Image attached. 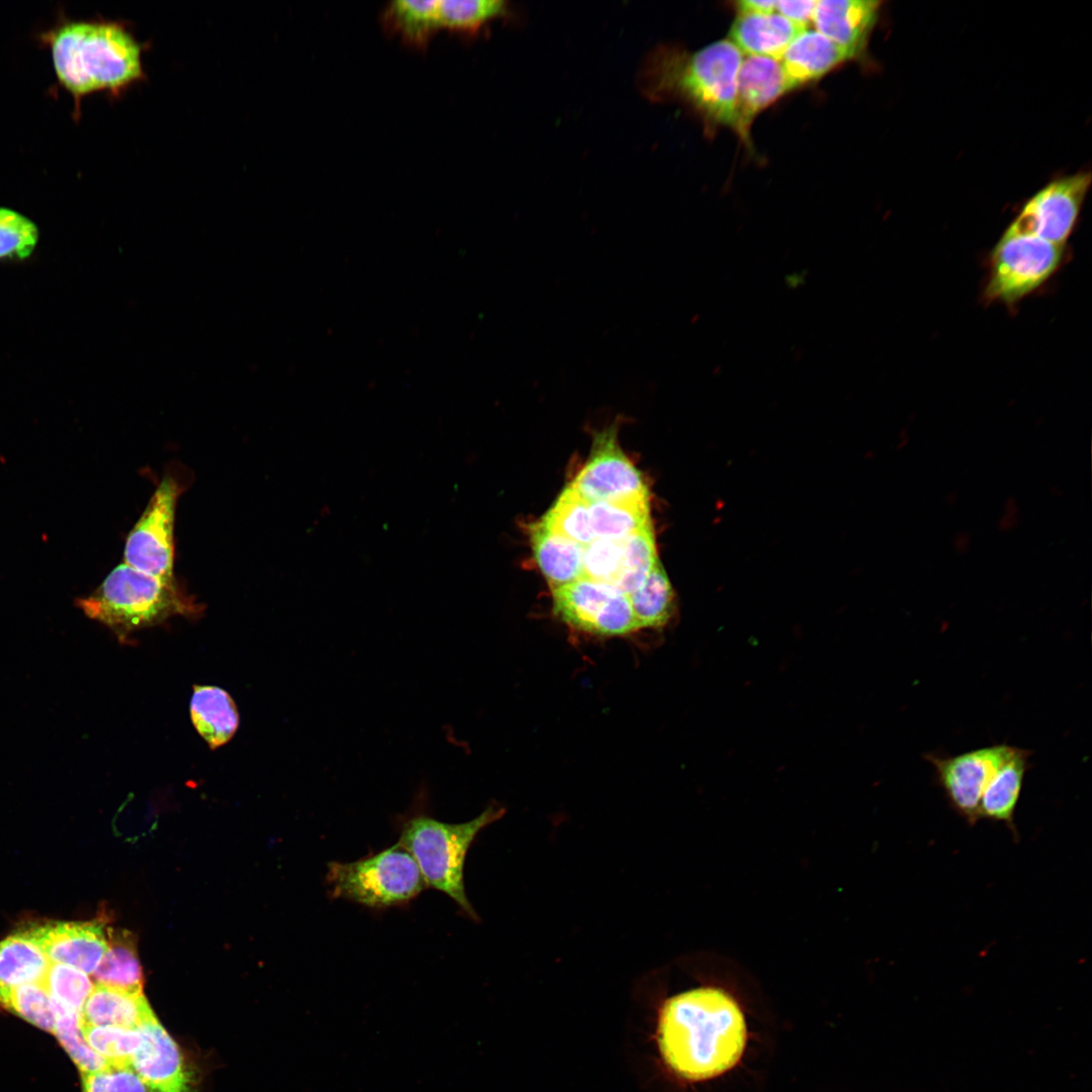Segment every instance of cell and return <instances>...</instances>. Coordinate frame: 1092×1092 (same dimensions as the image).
Wrapping results in <instances>:
<instances>
[{"mask_svg":"<svg viewBox=\"0 0 1092 1092\" xmlns=\"http://www.w3.org/2000/svg\"><path fill=\"white\" fill-rule=\"evenodd\" d=\"M536 562L551 589L582 577L583 548L554 532L541 521L531 526Z\"/></svg>","mask_w":1092,"mask_h":1092,"instance_id":"44dd1931","label":"cell"},{"mask_svg":"<svg viewBox=\"0 0 1092 1092\" xmlns=\"http://www.w3.org/2000/svg\"><path fill=\"white\" fill-rule=\"evenodd\" d=\"M655 1037L664 1066L679 1079L700 1082L738 1064L747 1027L731 994L720 987L700 986L661 1003Z\"/></svg>","mask_w":1092,"mask_h":1092,"instance_id":"6da1fadb","label":"cell"},{"mask_svg":"<svg viewBox=\"0 0 1092 1092\" xmlns=\"http://www.w3.org/2000/svg\"><path fill=\"white\" fill-rule=\"evenodd\" d=\"M28 930L51 963L69 965L86 974L94 972L107 948V936L98 921H52L31 925Z\"/></svg>","mask_w":1092,"mask_h":1092,"instance_id":"5bb4252c","label":"cell"},{"mask_svg":"<svg viewBox=\"0 0 1092 1092\" xmlns=\"http://www.w3.org/2000/svg\"><path fill=\"white\" fill-rule=\"evenodd\" d=\"M52 1001L56 1015L54 1032L81 1073H96L110 1068V1064L85 1040L81 1030V1012L64 1005L53 997Z\"/></svg>","mask_w":1092,"mask_h":1092,"instance_id":"f1b7e54d","label":"cell"},{"mask_svg":"<svg viewBox=\"0 0 1092 1092\" xmlns=\"http://www.w3.org/2000/svg\"><path fill=\"white\" fill-rule=\"evenodd\" d=\"M92 974L98 984L142 994L144 977L134 935L125 929H109L107 948Z\"/></svg>","mask_w":1092,"mask_h":1092,"instance_id":"603a6c76","label":"cell"},{"mask_svg":"<svg viewBox=\"0 0 1092 1092\" xmlns=\"http://www.w3.org/2000/svg\"><path fill=\"white\" fill-rule=\"evenodd\" d=\"M658 561L654 532L649 523L624 539L622 568L615 587L630 595L643 583Z\"/></svg>","mask_w":1092,"mask_h":1092,"instance_id":"f546056e","label":"cell"},{"mask_svg":"<svg viewBox=\"0 0 1092 1092\" xmlns=\"http://www.w3.org/2000/svg\"><path fill=\"white\" fill-rule=\"evenodd\" d=\"M1013 747L1001 743L957 755L926 753L923 757L933 766L937 784L952 810L970 825H975L980 820L983 792Z\"/></svg>","mask_w":1092,"mask_h":1092,"instance_id":"8fae6325","label":"cell"},{"mask_svg":"<svg viewBox=\"0 0 1092 1092\" xmlns=\"http://www.w3.org/2000/svg\"><path fill=\"white\" fill-rule=\"evenodd\" d=\"M0 1004L35 1026L54 1032L56 1015L53 1001L41 982L1 991Z\"/></svg>","mask_w":1092,"mask_h":1092,"instance_id":"4dcf8cb0","label":"cell"},{"mask_svg":"<svg viewBox=\"0 0 1092 1092\" xmlns=\"http://www.w3.org/2000/svg\"><path fill=\"white\" fill-rule=\"evenodd\" d=\"M881 4L877 0H820L812 21L818 32L856 59L867 48Z\"/></svg>","mask_w":1092,"mask_h":1092,"instance_id":"2e32d148","label":"cell"},{"mask_svg":"<svg viewBox=\"0 0 1092 1092\" xmlns=\"http://www.w3.org/2000/svg\"><path fill=\"white\" fill-rule=\"evenodd\" d=\"M428 789L422 785L410 810L398 817L399 839L415 858L427 888L446 894L473 920V909L464 886L467 852L478 833L500 819L505 809L490 805L475 818L447 823L428 813Z\"/></svg>","mask_w":1092,"mask_h":1092,"instance_id":"277c9868","label":"cell"},{"mask_svg":"<svg viewBox=\"0 0 1092 1092\" xmlns=\"http://www.w3.org/2000/svg\"><path fill=\"white\" fill-rule=\"evenodd\" d=\"M552 598L554 614L577 631L611 637L639 629L628 597L611 584L580 577Z\"/></svg>","mask_w":1092,"mask_h":1092,"instance_id":"ba28073f","label":"cell"},{"mask_svg":"<svg viewBox=\"0 0 1092 1092\" xmlns=\"http://www.w3.org/2000/svg\"><path fill=\"white\" fill-rule=\"evenodd\" d=\"M742 53L729 39L697 51L656 49L639 76L642 92L654 101L678 100L705 122L736 131V97Z\"/></svg>","mask_w":1092,"mask_h":1092,"instance_id":"7a4b0ae2","label":"cell"},{"mask_svg":"<svg viewBox=\"0 0 1092 1092\" xmlns=\"http://www.w3.org/2000/svg\"><path fill=\"white\" fill-rule=\"evenodd\" d=\"M41 983L53 998L79 1012L94 987L86 973L59 963H51Z\"/></svg>","mask_w":1092,"mask_h":1092,"instance_id":"836d02e7","label":"cell"},{"mask_svg":"<svg viewBox=\"0 0 1092 1092\" xmlns=\"http://www.w3.org/2000/svg\"><path fill=\"white\" fill-rule=\"evenodd\" d=\"M325 881L331 898L378 910L403 906L427 888L415 858L398 841L355 861H330Z\"/></svg>","mask_w":1092,"mask_h":1092,"instance_id":"8992f818","label":"cell"},{"mask_svg":"<svg viewBox=\"0 0 1092 1092\" xmlns=\"http://www.w3.org/2000/svg\"><path fill=\"white\" fill-rule=\"evenodd\" d=\"M541 522L581 546H586L596 539L588 503L570 485L564 488Z\"/></svg>","mask_w":1092,"mask_h":1092,"instance_id":"83f0119b","label":"cell"},{"mask_svg":"<svg viewBox=\"0 0 1092 1092\" xmlns=\"http://www.w3.org/2000/svg\"><path fill=\"white\" fill-rule=\"evenodd\" d=\"M794 90L780 60L749 56L742 61L737 82L736 133L750 147L755 116L787 92Z\"/></svg>","mask_w":1092,"mask_h":1092,"instance_id":"9a60e30c","label":"cell"},{"mask_svg":"<svg viewBox=\"0 0 1092 1092\" xmlns=\"http://www.w3.org/2000/svg\"><path fill=\"white\" fill-rule=\"evenodd\" d=\"M816 2L815 0L777 1L776 10L790 21L806 28L813 18Z\"/></svg>","mask_w":1092,"mask_h":1092,"instance_id":"74e56055","label":"cell"},{"mask_svg":"<svg viewBox=\"0 0 1092 1092\" xmlns=\"http://www.w3.org/2000/svg\"><path fill=\"white\" fill-rule=\"evenodd\" d=\"M190 717L211 749L228 743L239 726L237 706L228 692L213 686H194Z\"/></svg>","mask_w":1092,"mask_h":1092,"instance_id":"7402d4cb","label":"cell"},{"mask_svg":"<svg viewBox=\"0 0 1092 1092\" xmlns=\"http://www.w3.org/2000/svg\"><path fill=\"white\" fill-rule=\"evenodd\" d=\"M83 1092H152L129 1067L82 1074Z\"/></svg>","mask_w":1092,"mask_h":1092,"instance_id":"8d00e7d4","label":"cell"},{"mask_svg":"<svg viewBox=\"0 0 1092 1092\" xmlns=\"http://www.w3.org/2000/svg\"><path fill=\"white\" fill-rule=\"evenodd\" d=\"M180 492L175 478L162 479L127 536L124 563L160 578H174V520Z\"/></svg>","mask_w":1092,"mask_h":1092,"instance_id":"9c48e42d","label":"cell"},{"mask_svg":"<svg viewBox=\"0 0 1092 1092\" xmlns=\"http://www.w3.org/2000/svg\"><path fill=\"white\" fill-rule=\"evenodd\" d=\"M38 240L36 225L21 213L0 207V259L28 257Z\"/></svg>","mask_w":1092,"mask_h":1092,"instance_id":"d590c367","label":"cell"},{"mask_svg":"<svg viewBox=\"0 0 1092 1092\" xmlns=\"http://www.w3.org/2000/svg\"><path fill=\"white\" fill-rule=\"evenodd\" d=\"M1090 184V172H1080L1050 182L1023 205L1005 232L1067 245Z\"/></svg>","mask_w":1092,"mask_h":1092,"instance_id":"30bf717a","label":"cell"},{"mask_svg":"<svg viewBox=\"0 0 1092 1092\" xmlns=\"http://www.w3.org/2000/svg\"><path fill=\"white\" fill-rule=\"evenodd\" d=\"M802 27L777 13H738L730 41L748 56L780 60Z\"/></svg>","mask_w":1092,"mask_h":1092,"instance_id":"ac0fdd59","label":"cell"},{"mask_svg":"<svg viewBox=\"0 0 1092 1092\" xmlns=\"http://www.w3.org/2000/svg\"><path fill=\"white\" fill-rule=\"evenodd\" d=\"M639 629L662 628L675 612V595L660 561L643 583L627 596Z\"/></svg>","mask_w":1092,"mask_h":1092,"instance_id":"484cf974","label":"cell"},{"mask_svg":"<svg viewBox=\"0 0 1092 1092\" xmlns=\"http://www.w3.org/2000/svg\"><path fill=\"white\" fill-rule=\"evenodd\" d=\"M735 5L738 13H772L777 7V1L741 0Z\"/></svg>","mask_w":1092,"mask_h":1092,"instance_id":"ab89813d","label":"cell"},{"mask_svg":"<svg viewBox=\"0 0 1092 1092\" xmlns=\"http://www.w3.org/2000/svg\"><path fill=\"white\" fill-rule=\"evenodd\" d=\"M1067 259V245L1004 232L989 254L983 299L1014 307L1045 284Z\"/></svg>","mask_w":1092,"mask_h":1092,"instance_id":"52a82bcc","label":"cell"},{"mask_svg":"<svg viewBox=\"0 0 1092 1092\" xmlns=\"http://www.w3.org/2000/svg\"><path fill=\"white\" fill-rule=\"evenodd\" d=\"M144 994H131L96 983L81 1012L86 1025H113L136 1029L154 1019Z\"/></svg>","mask_w":1092,"mask_h":1092,"instance_id":"ffe728a7","label":"cell"},{"mask_svg":"<svg viewBox=\"0 0 1092 1092\" xmlns=\"http://www.w3.org/2000/svg\"><path fill=\"white\" fill-rule=\"evenodd\" d=\"M619 421L595 434L590 456L570 484L588 503L649 496L641 472L619 446Z\"/></svg>","mask_w":1092,"mask_h":1092,"instance_id":"7c38bea8","label":"cell"},{"mask_svg":"<svg viewBox=\"0 0 1092 1092\" xmlns=\"http://www.w3.org/2000/svg\"><path fill=\"white\" fill-rule=\"evenodd\" d=\"M1050 492L1054 496H1060L1063 493L1062 489L1059 486H1056V485H1053L1051 487Z\"/></svg>","mask_w":1092,"mask_h":1092,"instance_id":"7bdbcfd3","label":"cell"},{"mask_svg":"<svg viewBox=\"0 0 1092 1092\" xmlns=\"http://www.w3.org/2000/svg\"><path fill=\"white\" fill-rule=\"evenodd\" d=\"M957 502H958V493H957V492H954V491H951V492H949V493H947V494H946V496H945V503H946L947 505H949V506H953V505H954V504H956Z\"/></svg>","mask_w":1092,"mask_h":1092,"instance_id":"b9f144b4","label":"cell"},{"mask_svg":"<svg viewBox=\"0 0 1092 1092\" xmlns=\"http://www.w3.org/2000/svg\"><path fill=\"white\" fill-rule=\"evenodd\" d=\"M971 544H972V535L968 531H960V532H958L954 535L953 540H952L953 550L958 554L967 553L971 548Z\"/></svg>","mask_w":1092,"mask_h":1092,"instance_id":"60d3db41","label":"cell"},{"mask_svg":"<svg viewBox=\"0 0 1092 1092\" xmlns=\"http://www.w3.org/2000/svg\"><path fill=\"white\" fill-rule=\"evenodd\" d=\"M1032 751L1014 746L987 784L980 802V819L1004 823L1015 831L1014 814Z\"/></svg>","mask_w":1092,"mask_h":1092,"instance_id":"d6986e66","label":"cell"},{"mask_svg":"<svg viewBox=\"0 0 1092 1092\" xmlns=\"http://www.w3.org/2000/svg\"><path fill=\"white\" fill-rule=\"evenodd\" d=\"M77 605L86 616L107 626L122 643L133 631L173 616L195 617L202 611L174 578H160L126 563L117 565Z\"/></svg>","mask_w":1092,"mask_h":1092,"instance_id":"5b68a950","label":"cell"},{"mask_svg":"<svg viewBox=\"0 0 1092 1092\" xmlns=\"http://www.w3.org/2000/svg\"><path fill=\"white\" fill-rule=\"evenodd\" d=\"M1020 524V508L1018 500L1014 496H1009L1005 499L1003 506V514L998 520V529L1001 532H1010L1017 528Z\"/></svg>","mask_w":1092,"mask_h":1092,"instance_id":"f35d334b","label":"cell"},{"mask_svg":"<svg viewBox=\"0 0 1092 1092\" xmlns=\"http://www.w3.org/2000/svg\"><path fill=\"white\" fill-rule=\"evenodd\" d=\"M141 1043L129 1067L152 1092H191V1074L182 1052L157 1017L139 1028Z\"/></svg>","mask_w":1092,"mask_h":1092,"instance_id":"4fadbf2b","label":"cell"},{"mask_svg":"<svg viewBox=\"0 0 1092 1092\" xmlns=\"http://www.w3.org/2000/svg\"><path fill=\"white\" fill-rule=\"evenodd\" d=\"M588 508L596 538L624 539L651 523L649 496L592 502Z\"/></svg>","mask_w":1092,"mask_h":1092,"instance_id":"d4e9b609","label":"cell"},{"mask_svg":"<svg viewBox=\"0 0 1092 1092\" xmlns=\"http://www.w3.org/2000/svg\"><path fill=\"white\" fill-rule=\"evenodd\" d=\"M51 48L59 80L75 96L118 92L145 78L141 47L118 23H68L54 34Z\"/></svg>","mask_w":1092,"mask_h":1092,"instance_id":"3957f363","label":"cell"},{"mask_svg":"<svg viewBox=\"0 0 1092 1092\" xmlns=\"http://www.w3.org/2000/svg\"><path fill=\"white\" fill-rule=\"evenodd\" d=\"M50 965L28 928L12 933L0 941V992L41 982Z\"/></svg>","mask_w":1092,"mask_h":1092,"instance_id":"cb8c5ba5","label":"cell"},{"mask_svg":"<svg viewBox=\"0 0 1092 1092\" xmlns=\"http://www.w3.org/2000/svg\"><path fill=\"white\" fill-rule=\"evenodd\" d=\"M438 6V0H395L384 9L383 22L407 43L423 47L441 27Z\"/></svg>","mask_w":1092,"mask_h":1092,"instance_id":"4316f807","label":"cell"},{"mask_svg":"<svg viewBox=\"0 0 1092 1092\" xmlns=\"http://www.w3.org/2000/svg\"><path fill=\"white\" fill-rule=\"evenodd\" d=\"M851 60L838 44L807 28L789 44L780 62L794 89L816 81L831 70Z\"/></svg>","mask_w":1092,"mask_h":1092,"instance_id":"e0dca14e","label":"cell"},{"mask_svg":"<svg viewBox=\"0 0 1092 1092\" xmlns=\"http://www.w3.org/2000/svg\"><path fill=\"white\" fill-rule=\"evenodd\" d=\"M81 1030L87 1043L112 1067H129L131 1057L141 1043L138 1028L82 1024Z\"/></svg>","mask_w":1092,"mask_h":1092,"instance_id":"1f68e13d","label":"cell"},{"mask_svg":"<svg viewBox=\"0 0 1092 1092\" xmlns=\"http://www.w3.org/2000/svg\"><path fill=\"white\" fill-rule=\"evenodd\" d=\"M624 539L596 538L584 546L582 577L616 586L622 568Z\"/></svg>","mask_w":1092,"mask_h":1092,"instance_id":"e575fe53","label":"cell"},{"mask_svg":"<svg viewBox=\"0 0 1092 1092\" xmlns=\"http://www.w3.org/2000/svg\"><path fill=\"white\" fill-rule=\"evenodd\" d=\"M506 10L498 0H442L438 6L441 27L461 31L476 30Z\"/></svg>","mask_w":1092,"mask_h":1092,"instance_id":"d6a6232c","label":"cell"}]
</instances>
